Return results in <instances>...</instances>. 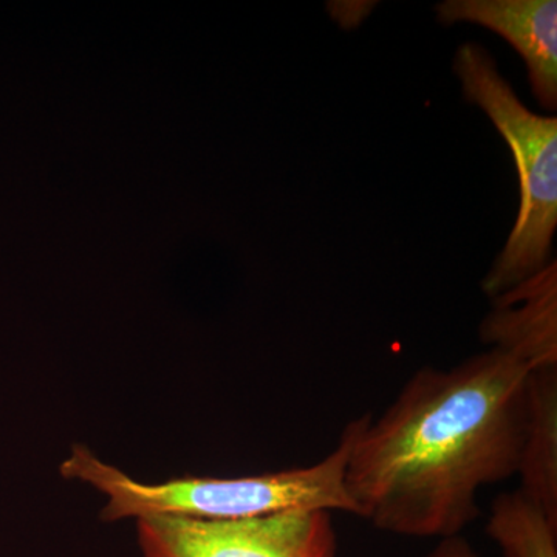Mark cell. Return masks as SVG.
Segmentation results:
<instances>
[{
    "instance_id": "6da1fadb",
    "label": "cell",
    "mask_w": 557,
    "mask_h": 557,
    "mask_svg": "<svg viewBox=\"0 0 557 557\" xmlns=\"http://www.w3.org/2000/svg\"><path fill=\"white\" fill-rule=\"evenodd\" d=\"M530 373L497 348L418 369L351 448L358 518L397 536H461L482 515L480 490L518 475Z\"/></svg>"
},
{
    "instance_id": "7a4b0ae2",
    "label": "cell",
    "mask_w": 557,
    "mask_h": 557,
    "mask_svg": "<svg viewBox=\"0 0 557 557\" xmlns=\"http://www.w3.org/2000/svg\"><path fill=\"white\" fill-rule=\"evenodd\" d=\"M370 413L348 421L336 448L311 467L244 478H178L139 482L75 443L60 472L106 497L102 520L119 522L146 516L201 520L263 518L288 511H343L357 516L348 496L346 471L351 448Z\"/></svg>"
},
{
    "instance_id": "3957f363",
    "label": "cell",
    "mask_w": 557,
    "mask_h": 557,
    "mask_svg": "<svg viewBox=\"0 0 557 557\" xmlns=\"http://www.w3.org/2000/svg\"><path fill=\"white\" fill-rule=\"evenodd\" d=\"M453 72L463 98L486 113L518 166L520 208L515 228L482 281L491 299L541 273L553 262L557 226V119L531 112L493 54L475 42L458 47Z\"/></svg>"
},
{
    "instance_id": "277c9868",
    "label": "cell",
    "mask_w": 557,
    "mask_h": 557,
    "mask_svg": "<svg viewBox=\"0 0 557 557\" xmlns=\"http://www.w3.org/2000/svg\"><path fill=\"white\" fill-rule=\"evenodd\" d=\"M137 533L143 557H339L329 511L237 520L146 516Z\"/></svg>"
},
{
    "instance_id": "5b68a950",
    "label": "cell",
    "mask_w": 557,
    "mask_h": 557,
    "mask_svg": "<svg viewBox=\"0 0 557 557\" xmlns=\"http://www.w3.org/2000/svg\"><path fill=\"white\" fill-rule=\"evenodd\" d=\"M445 25L475 24L511 44L525 62L539 104L557 109L556 0H445L435 7Z\"/></svg>"
},
{
    "instance_id": "8992f818",
    "label": "cell",
    "mask_w": 557,
    "mask_h": 557,
    "mask_svg": "<svg viewBox=\"0 0 557 557\" xmlns=\"http://www.w3.org/2000/svg\"><path fill=\"white\" fill-rule=\"evenodd\" d=\"M493 300V310L480 324L482 343L531 370L557 368L556 259Z\"/></svg>"
},
{
    "instance_id": "52a82bcc",
    "label": "cell",
    "mask_w": 557,
    "mask_h": 557,
    "mask_svg": "<svg viewBox=\"0 0 557 557\" xmlns=\"http://www.w3.org/2000/svg\"><path fill=\"white\" fill-rule=\"evenodd\" d=\"M520 491L557 522V368L531 370Z\"/></svg>"
},
{
    "instance_id": "ba28073f",
    "label": "cell",
    "mask_w": 557,
    "mask_h": 557,
    "mask_svg": "<svg viewBox=\"0 0 557 557\" xmlns=\"http://www.w3.org/2000/svg\"><path fill=\"white\" fill-rule=\"evenodd\" d=\"M486 534L504 557H557L556 520L520 490L494 498Z\"/></svg>"
},
{
    "instance_id": "9c48e42d",
    "label": "cell",
    "mask_w": 557,
    "mask_h": 557,
    "mask_svg": "<svg viewBox=\"0 0 557 557\" xmlns=\"http://www.w3.org/2000/svg\"><path fill=\"white\" fill-rule=\"evenodd\" d=\"M428 557H480L467 539L461 536L442 539Z\"/></svg>"
}]
</instances>
